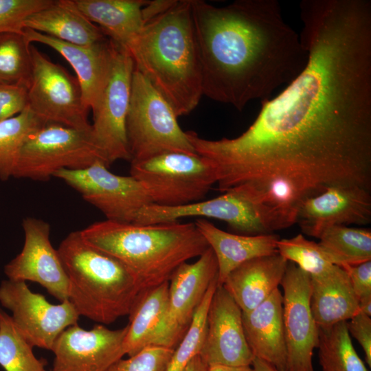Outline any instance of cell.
<instances>
[{
	"mask_svg": "<svg viewBox=\"0 0 371 371\" xmlns=\"http://www.w3.org/2000/svg\"><path fill=\"white\" fill-rule=\"evenodd\" d=\"M300 16L302 73L241 135L196 144L220 192L245 186L284 212L332 186L371 190V1L302 0Z\"/></svg>",
	"mask_w": 371,
	"mask_h": 371,
	"instance_id": "obj_1",
	"label": "cell"
},
{
	"mask_svg": "<svg viewBox=\"0 0 371 371\" xmlns=\"http://www.w3.org/2000/svg\"><path fill=\"white\" fill-rule=\"evenodd\" d=\"M203 95L242 111L293 82L308 53L277 0H191Z\"/></svg>",
	"mask_w": 371,
	"mask_h": 371,
	"instance_id": "obj_2",
	"label": "cell"
},
{
	"mask_svg": "<svg viewBox=\"0 0 371 371\" xmlns=\"http://www.w3.org/2000/svg\"><path fill=\"white\" fill-rule=\"evenodd\" d=\"M126 49L135 69L177 117L196 107L203 95L191 0H176L166 12L146 22Z\"/></svg>",
	"mask_w": 371,
	"mask_h": 371,
	"instance_id": "obj_3",
	"label": "cell"
},
{
	"mask_svg": "<svg viewBox=\"0 0 371 371\" xmlns=\"http://www.w3.org/2000/svg\"><path fill=\"white\" fill-rule=\"evenodd\" d=\"M80 231L86 242L131 271L142 293L169 282L178 267L209 247L194 223L179 221L137 225L105 220Z\"/></svg>",
	"mask_w": 371,
	"mask_h": 371,
	"instance_id": "obj_4",
	"label": "cell"
},
{
	"mask_svg": "<svg viewBox=\"0 0 371 371\" xmlns=\"http://www.w3.org/2000/svg\"><path fill=\"white\" fill-rule=\"evenodd\" d=\"M57 250L68 278V300L80 316L110 324L129 315L142 291L126 266L86 242L80 231L69 233Z\"/></svg>",
	"mask_w": 371,
	"mask_h": 371,
	"instance_id": "obj_5",
	"label": "cell"
},
{
	"mask_svg": "<svg viewBox=\"0 0 371 371\" xmlns=\"http://www.w3.org/2000/svg\"><path fill=\"white\" fill-rule=\"evenodd\" d=\"M177 118L166 99L135 69L126 123L131 161L167 152L197 154Z\"/></svg>",
	"mask_w": 371,
	"mask_h": 371,
	"instance_id": "obj_6",
	"label": "cell"
},
{
	"mask_svg": "<svg viewBox=\"0 0 371 371\" xmlns=\"http://www.w3.org/2000/svg\"><path fill=\"white\" fill-rule=\"evenodd\" d=\"M130 175L142 185L152 203L164 207L202 201L217 182L216 170L207 159L183 152L131 161Z\"/></svg>",
	"mask_w": 371,
	"mask_h": 371,
	"instance_id": "obj_7",
	"label": "cell"
},
{
	"mask_svg": "<svg viewBox=\"0 0 371 371\" xmlns=\"http://www.w3.org/2000/svg\"><path fill=\"white\" fill-rule=\"evenodd\" d=\"M98 160L105 163L91 128L81 130L48 123L28 137L12 177L47 181L60 170L83 169Z\"/></svg>",
	"mask_w": 371,
	"mask_h": 371,
	"instance_id": "obj_8",
	"label": "cell"
},
{
	"mask_svg": "<svg viewBox=\"0 0 371 371\" xmlns=\"http://www.w3.org/2000/svg\"><path fill=\"white\" fill-rule=\"evenodd\" d=\"M134 69L128 51L115 43L106 83L91 109L92 135L108 166L117 160L131 161L126 123Z\"/></svg>",
	"mask_w": 371,
	"mask_h": 371,
	"instance_id": "obj_9",
	"label": "cell"
},
{
	"mask_svg": "<svg viewBox=\"0 0 371 371\" xmlns=\"http://www.w3.org/2000/svg\"><path fill=\"white\" fill-rule=\"evenodd\" d=\"M32 76L27 89L28 107L46 124L89 130L88 109L80 85L58 64L30 45Z\"/></svg>",
	"mask_w": 371,
	"mask_h": 371,
	"instance_id": "obj_10",
	"label": "cell"
},
{
	"mask_svg": "<svg viewBox=\"0 0 371 371\" xmlns=\"http://www.w3.org/2000/svg\"><path fill=\"white\" fill-rule=\"evenodd\" d=\"M102 161L80 170L63 169L54 177L75 189L106 220L133 223L141 210L152 204L142 185L132 176L117 175Z\"/></svg>",
	"mask_w": 371,
	"mask_h": 371,
	"instance_id": "obj_11",
	"label": "cell"
},
{
	"mask_svg": "<svg viewBox=\"0 0 371 371\" xmlns=\"http://www.w3.org/2000/svg\"><path fill=\"white\" fill-rule=\"evenodd\" d=\"M0 304L12 313L14 325L32 347L49 350L58 335L78 324L80 317L69 300L53 304L43 295L32 292L23 281L3 280Z\"/></svg>",
	"mask_w": 371,
	"mask_h": 371,
	"instance_id": "obj_12",
	"label": "cell"
},
{
	"mask_svg": "<svg viewBox=\"0 0 371 371\" xmlns=\"http://www.w3.org/2000/svg\"><path fill=\"white\" fill-rule=\"evenodd\" d=\"M280 285L287 371H314L313 355L318 345L319 328L311 308V276L288 262Z\"/></svg>",
	"mask_w": 371,
	"mask_h": 371,
	"instance_id": "obj_13",
	"label": "cell"
},
{
	"mask_svg": "<svg viewBox=\"0 0 371 371\" xmlns=\"http://www.w3.org/2000/svg\"><path fill=\"white\" fill-rule=\"evenodd\" d=\"M193 216L223 221L233 230L245 235L271 234L258 206L242 186L231 188L214 199L178 207L150 204L141 210L133 223L155 224Z\"/></svg>",
	"mask_w": 371,
	"mask_h": 371,
	"instance_id": "obj_14",
	"label": "cell"
},
{
	"mask_svg": "<svg viewBox=\"0 0 371 371\" xmlns=\"http://www.w3.org/2000/svg\"><path fill=\"white\" fill-rule=\"evenodd\" d=\"M217 276V260L210 247L194 262H186L177 267L169 280L161 346L174 350L178 346L210 285Z\"/></svg>",
	"mask_w": 371,
	"mask_h": 371,
	"instance_id": "obj_15",
	"label": "cell"
},
{
	"mask_svg": "<svg viewBox=\"0 0 371 371\" xmlns=\"http://www.w3.org/2000/svg\"><path fill=\"white\" fill-rule=\"evenodd\" d=\"M128 325L111 330L103 324L85 330L78 325L65 329L55 340L52 371H106L125 355Z\"/></svg>",
	"mask_w": 371,
	"mask_h": 371,
	"instance_id": "obj_16",
	"label": "cell"
},
{
	"mask_svg": "<svg viewBox=\"0 0 371 371\" xmlns=\"http://www.w3.org/2000/svg\"><path fill=\"white\" fill-rule=\"evenodd\" d=\"M25 240L21 251L4 267L8 279L38 283L59 301L68 300V278L57 249L49 240V225L27 217L22 223Z\"/></svg>",
	"mask_w": 371,
	"mask_h": 371,
	"instance_id": "obj_17",
	"label": "cell"
},
{
	"mask_svg": "<svg viewBox=\"0 0 371 371\" xmlns=\"http://www.w3.org/2000/svg\"><path fill=\"white\" fill-rule=\"evenodd\" d=\"M243 312L223 286H216L206 317L199 355L207 365L251 366L254 357L247 344Z\"/></svg>",
	"mask_w": 371,
	"mask_h": 371,
	"instance_id": "obj_18",
	"label": "cell"
},
{
	"mask_svg": "<svg viewBox=\"0 0 371 371\" xmlns=\"http://www.w3.org/2000/svg\"><path fill=\"white\" fill-rule=\"evenodd\" d=\"M370 221V190L358 186L337 185L305 199L296 223L305 234L318 238L331 226L363 225Z\"/></svg>",
	"mask_w": 371,
	"mask_h": 371,
	"instance_id": "obj_19",
	"label": "cell"
},
{
	"mask_svg": "<svg viewBox=\"0 0 371 371\" xmlns=\"http://www.w3.org/2000/svg\"><path fill=\"white\" fill-rule=\"evenodd\" d=\"M23 35L28 43L46 45L70 64L80 85L84 103L92 109L106 83L115 43L106 37L90 46L78 45L30 29H24Z\"/></svg>",
	"mask_w": 371,
	"mask_h": 371,
	"instance_id": "obj_20",
	"label": "cell"
},
{
	"mask_svg": "<svg viewBox=\"0 0 371 371\" xmlns=\"http://www.w3.org/2000/svg\"><path fill=\"white\" fill-rule=\"evenodd\" d=\"M243 325L254 358L287 371V350L282 319V294L276 289L251 311L243 313Z\"/></svg>",
	"mask_w": 371,
	"mask_h": 371,
	"instance_id": "obj_21",
	"label": "cell"
},
{
	"mask_svg": "<svg viewBox=\"0 0 371 371\" xmlns=\"http://www.w3.org/2000/svg\"><path fill=\"white\" fill-rule=\"evenodd\" d=\"M288 261L278 253L246 261L232 270L222 285L247 313L265 300L280 285Z\"/></svg>",
	"mask_w": 371,
	"mask_h": 371,
	"instance_id": "obj_22",
	"label": "cell"
},
{
	"mask_svg": "<svg viewBox=\"0 0 371 371\" xmlns=\"http://www.w3.org/2000/svg\"><path fill=\"white\" fill-rule=\"evenodd\" d=\"M194 224L216 256L218 286L222 285L227 275L243 262L278 253L280 238L275 234H234L221 230L205 218L196 219Z\"/></svg>",
	"mask_w": 371,
	"mask_h": 371,
	"instance_id": "obj_23",
	"label": "cell"
},
{
	"mask_svg": "<svg viewBox=\"0 0 371 371\" xmlns=\"http://www.w3.org/2000/svg\"><path fill=\"white\" fill-rule=\"evenodd\" d=\"M30 29L71 44L90 46L107 36L76 7L74 0H53L23 22Z\"/></svg>",
	"mask_w": 371,
	"mask_h": 371,
	"instance_id": "obj_24",
	"label": "cell"
},
{
	"mask_svg": "<svg viewBox=\"0 0 371 371\" xmlns=\"http://www.w3.org/2000/svg\"><path fill=\"white\" fill-rule=\"evenodd\" d=\"M311 308L318 328L347 322L359 313L347 272L336 265L327 274L311 277Z\"/></svg>",
	"mask_w": 371,
	"mask_h": 371,
	"instance_id": "obj_25",
	"label": "cell"
},
{
	"mask_svg": "<svg viewBox=\"0 0 371 371\" xmlns=\"http://www.w3.org/2000/svg\"><path fill=\"white\" fill-rule=\"evenodd\" d=\"M78 10L117 44L127 48L144 27L146 0H74Z\"/></svg>",
	"mask_w": 371,
	"mask_h": 371,
	"instance_id": "obj_26",
	"label": "cell"
},
{
	"mask_svg": "<svg viewBox=\"0 0 371 371\" xmlns=\"http://www.w3.org/2000/svg\"><path fill=\"white\" fill-rule=\"evenodd\" d=\"M169 282L140 295L128 316V330L124 341L125 355L131 357L143 348L161 346L165 322Z\"/></svg>",
	"mask_w": 371,
	"mask_h": 371,
	"instance_id": "obj_27",
	"label": "cell"
},
{
	"mask_svg": "<svg viewBox=\"0 0 371 371\" xmlns=\"http://www.w3.org/2000/svg\"><path fill=\"white\" fill-rule=\"evenodd\" d=\"M319 245L341 267L371 260V230L344 225L331 226L318 237Z\"/></svg>",
	"mask_w": 371,
	"mask_h": 371,
	"instance_id": "obj_28",
	"label": "cell"
},
{
	"mask_svg": "<svg viewBox=\"0 0 371 371\" xmlns=\"http://www.w3.org/2000/svg\"><path fill=\"white\" fill-rule=\"evenodd\" d=\"M317 348L322 371H368L353 346L346 322L319 328Z\"/></svg>",
	"mask_w": 371,
	"mask_h": 371,
	"instance_id": "obj_29",
	"label": "cell"
},
{
	"mask_svg": "<svg viewBox=\"0 0 371 371\" xmlns=\"http://www.w3.org/2000/svg\"><path fill=\"white\" fill-rule=\"evenodd\" d=\"M46 123L27 106L19 114L0 122V179L12 177L20 150L33 133Z\"/></svg>",
	"mask_w": 371,
	"mask_h": 371,
	"instance_id": "obj_30",
	"label": "cell"
},
{
	"mask_svg": "<svg viewBox=\"0 0 371 371\" xmlns=\"http://www.w3.org/2000/svg\"><path fill=\"white\" fill-rule=\"evenodd\" d=\"M33 347L0 308V366L5 371H44L46 361L37 359Z\"/></svg>",
	"mask_w": 371,
	"mask_h": 371,
	"instance_id": "obj_31",
	"label": "cell"
},
{
	"mask_svg": "<svg viewBox=\"0 0 371 371\" xmlns=\"http://www.w3.org/2000/svg\"><path fill=\"white\" fill-rule=\"evenodd\" d=\"M30 45L23 32L0 34V84L28 89L32 76Z\"/></svg>",
	"mask_w": 371,
	"mask_h": 371,
	"instance_id": "obj_32",
	"label": "cell"
},
{
	"mask_svg": "<svg viewBox=\"0 0 371 371\" xmlns=\"http://www.w3.org/2000/svg\"><path fill=\"white\" fill-rule=\"evenodd\" d=\"M277 249L288 262H293L311 277L324 276L336 266L318 243L306 239L301 234L279 239Z\"/></svg>",
	"mask_w": 371,
	"mask_h": 371,
	"instance_id": "obj_33",
	"label": "cell"
},
{
	"mask_svg": "<svg viewBox=\"0 0 371 371\" xmlns=\"http://www.w3.org/2000/svg\"><path fill=\"white\" fill-rule=\"evenodd\" d=\"M216 286L217 278L210 285L188 330L174 349L166 371H183L190 361L199 354L205 337L209 305Z\"/></svg>",
	"mask_w": 371,
	"mask_h": 371,
	"instance_id": "obj_34",
	"label": "cell"
},
{
	"mask_svg": "<svg viewBox=\"0 0 371 371\" xmlns=\"http://www.w3.org/2000/svg\"><path fill=\"white\" fill-rule=\"evenodd\" d=\"M173 349L150 346L127 359H120L106 371H166Z\"/></svg>",
	"mask_w": 371,
	"mask_h": 371,
	"instance_id": "obj_35",
	"label": "cell"
},
{
	"mask_svg": "<svg viewBox=\"0 0 371 371\" xmlns=\"http://www.w3.org/2000/svg\"><path fill=\"white\" fill-rule=\"evenodd\" d=\"M53 0H0V34L23 32V22Z\"/></svg>",
	"mask_w": 371,
	"mask_h": 371,
	"instance_id": "obj_36",
	"label": "cell"
},
{
	"mask_svg": "<svg viewBox=\"0 0 371 371\" xmlns=\"http://www.w3.org/2000/svg\"><path fill=\"white\" fill-rule=\"evenodd\" d=\"M27 106V87L0 84V122L19 114Z\"/></svg>",
	"mask_w": 371,
	"mask_h": 371,
	"instance_id": "obj_37",
	"label": "cell"
},
{
	"mask_svg": "<svg viewBox=\"0 0 371 371\" xmlns=\"http://www.w3.org/2000/svg\"><path fill=\"white\" fill-rule=\"evenodd\" d=\"M350 336H352L362 348L366 360L371 367V319L361 313L354 315L346 322Z\"/></svg>",
	"mask_w": 371,
	"mask_h": 371,
	"instance_id": "obj_38",
	"label": "cell"
},
{
	"mask_svg": "<svg viewBox=\"0 0 371 371\" xmlns=\"http://www.w3.org/2000/svg\"><path fill=\"white\" fill-rule=\"evenodd\" d=\"M342 268L347 272L358 300L371 295V260Z\"/></svg>",
	"mask_w": 371,
	"mask_h": 371,
	"instance_id": "obj_39",
	"label": "cell"
},
{
	"mask_svg": "<svg viewBox=\"0 0 371 371\" xmlns=\"http://www.w3.org/2000/svg\"><path fill=\"white\" fill-rule=\"evenodd\" d=\"M176 0L148 1L142 8V14L144 24L168 10Z\"/></svg>",
	"mask_w": 371,
	"mask_h": 371,
	"instance_id": "obj_40",
	"label": "cell"
},
{
	"mask_svg": "<svg viewBox=\"0 0 371 371\" xmlns=\"http://www.w3.org/2000/svg\"><path fill=\"white\" fill-rule=\"evenodd\" d=\"M208 366L198 355L186 366L183 371H207Z\"/></svg>",
	"mask_w": 371,
	"mask_h": 371,
	"instance_id": "obj_41",
	"label": "cell"
},
{
	"mask_svg": "<svg viewBox=\"0 0 371 371\" xmlns=\"http://www.w3.org/2000/svg\"><path fill=\"white\" fill-rule=\"evenodd\" d=\"M207 371H254L251 366H230L225 365L208 366Z\"/></svg>",
	"mask_w": 371,
	"mask_h": 371,
	"instance_id": "obj_42",
	"label": "cell"
},
{
	"mask_svg": "<svg viewBox=\"0 0 371 371\" xmlns=\"http://www.w3.org/2000/svg\"><path fill=\"white\" fill-rule=\"evenodd\" d=\"M251 367L254 371H280L271 364L258 358L254 359Z\"/></svg>",
	"mask_w": 371,
	"mask_h": 371,
	"instance_id": "obj_43",
	"label": "cell"
},
{
	"mask_svg": "<svg viewBox=\"0 0 371 371\" xmlns=\"http://www.w3.org/2000/svg\"><path fill=\"white\" fill-rule=\"evenodd\" d=\"M359 313L370 317L371 315V295H368L358 300Z\"/></svg>",
	"mask_w": 371,
	"mask_h": 371,
	"instance_id": "obj_44",
	"label": "cell"
},
{
	"mask_svg": "<svg viewBox=\"0 0 371 371\" xmlns=\"http://www.w3.org/2000/svg\"><path fill=\"white\" fill-rule=\"evenodd\" d=\"M44 371H46L45 370Z\"/></svg>",
	"mask_w": 371,
	"mask_h": 371,
	"instance_id": "obj_45",
	"label": "cell"
}]
</instances>
